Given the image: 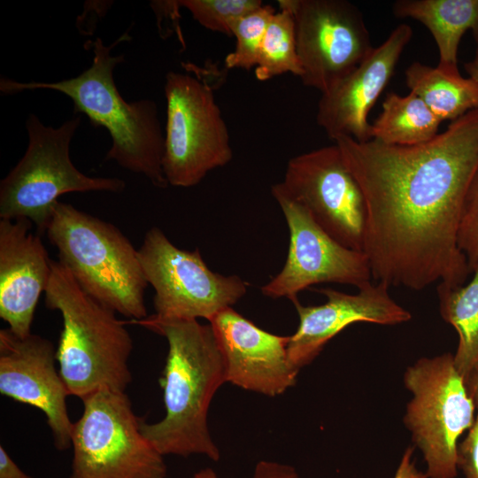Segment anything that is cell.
I'll return each instance as SVG.
<instances>
[{
    "instance_id": "6da1fadb",
    "label": "cell",
    "mask_w": 478,
    "mask_h": 478,
    "mask_svg": "<svg viewBox=\"0 0 478 478\" xmlns=\"http://www.w3.org/2000/svg\"><path fill=\"white\" fill-rule=\"evenodd\" d=\"M335 143L366 201L363 251L372 278L412 290L464 284L471 272L458 232L478 169V109L417 145L348 136Z\"/></svg>"
},
{
    "instance_id": "7a4b0ae2",
    "label": "cell",
    "mask_w": 478,
    "mask_h": 478,
    "mask_svg": "<svg viewBox=\"0 0 478 478\" xmlns=\"http://www.w3.org/2000/svg\"><path fill=\"white\" fill-rule=\"evenodd\" d=\"M129 322L164 336L168 343L159 380L166 414L156 423L141 419L142 433L163 456L200 454L218 461L220 453L210 435L207 413L214 394L227 382L211 325L154 314Z\"/></svg>"
},
{
    "instance_id": "3957f363",
    "label": "cell",
    "mask_w": 478,
    "mask_h": 478,
    "mask_svg": "<svg viewBox=\"0 0 478 478\" xmlns=\"http://www.w3.org/2000/svg\"><path fill=\"white\" fill-rule=\"evenodd\" d=\"M130 39L126 32L111 45H104L100 38L87 41L84 46L92 50L93 61L90 67L75 77L55 82H20L1 78L0 91L13 95L47 89L65 94L73 101L74 113L86 115L91 125L108 131L112 143L107 160H114L121 167L144 175L155 187L165 189L169 185L163 170L165 135L157 104L149 99L127 103L113 80V69L124 62L125 55L112 56L111 51Z\"/></svg>"
},
{
    "instance_id": "277c9868",
    "label": "cell",
    "mask_w": 478,
    "mask_h": 478,
    "mask_svg": "<svg viewBox=\"0 0 478 478\" xmlns=\"http://www.w3.org/2000/svg\"><path fill=\"white\" fill-rule=\"evenodd\" d=\"M51 266L45 306L63 319L56 355L70 395L81 399L102 389L125 392L133 350L125 322L83 291L62 263L52 260Z\"/></svg>"
},
{
    "instance_id": "5b68a950",
    "label": "cell",
    "mask_w": 478,
    "mask_h": 478,
    "mask_svg": "<svg viewBox=\"0 0 478 478\" xmlns=\"http://www.w3.org/2000/svg\"><path fill=\"white\" fill-rule=\"evenodd\" d=\"M45 233L83 291L131 320L148 316L138 251L117 227L58 201Z\"/></svg>"
},
{
    "instance_id": "8992f818",
    "label": "cell",
    "mask_w": 478,
    "mask_h": 478,
    "mask_svg": "<svg viewBox=\"0 0 478 478\" xmlns=\"http://www.w3.org/2000/svg\"><path fill=\"white\" fill-rule=\"evenodd\" d=\"M81 124L73 117L60 127L45 126L34 113L26 121L28 145L18 164L0 182V219H28L37 231H46L58 197L69 192H121L125 181L90 177L70 158V143Z\"/></svg>"
},
{
    "instance_id": "52a82bcc",
    "label": "cell",
    "mask_w": 478,
    "mask_h": 478,
    "mask_svg": "<svg viewBox=\"0 0 478 478\" xmlns=\"http://www.w3.org/2000/svg\"><path fill=\"white\" fill-rule=\"evenodd\" d=\"M187 73L166 75L163 170L168 184L189 188L232 160L227 124L213 93L212 66L182 63Z\"/></svg>"
},
{
    "instance_id": "ba28073f",
    "label": "cell",
    "mask_w": 478,
    "mask_h": 478,
    "mask_svg": "<svg viewBox=\"0 0 478 478\" xmlns=\"http://www.w3.org/2000/svg\"><path fill=\"white\" fill-rule=\"evenodd\" d=\"M404 384L412 394L404 423L423 456L428 478H455L459 439L474 422L475 405L453 354L419 358L406 368Z\"/></svg>"
},
{
    "instance_id": "9c48e42d",
    "label": "cell",
    "mask_w": 478,
    "mask_h": 478,
    "mask_svg": "<svg viewBox=\"0 0 478 478\" xmlns=\"http://www.w3.org/2000/svg\"><path fill=\"white\" fill-rule=\"evenodd\" d=\"M73 423L70 478H166L163 455L141 431L125 392L102 389L81 398Z\"/></svg>"
},
{
    "instance_id": "30bf717a",
    "label": "cell",
    "mask_w": 478,
    "mask_h": 478,
    "mask_svg": "<svg viewBox=\"0 0 478 478\" xmlns=\"http://www.w3.org/2000/svg\"><path fill=\"white\" fill-rule=\"evenodd\" d=\"M138 257L148 284L155 289L154 315L159 319L210 321L247 292V281L212 272L198 249L177 248L156 227L146 232Z\"/></svg>"
},
{
    "instance_id": "8fae6325",
    "label": "cell",
    "mask_w": 478,
    "mask_h": 478,
    "mask_svg": "<svg viewBox=\"0 0 478 478\" xmlns=\"http://www.w3.org/2000/svg\"><path fill=\"white\" fill-rule=\"evenodd\" d=\"M292 12L304 85L321 94L374 49L360 10L346 0H279Z\"/></svg>"
},
{
    "instance_id": "7c38bea8",
    "label": "cell",
    "mask_w": 478,
    "mask_h": 478,
    "mask_svg": "<svg viewBox=\"0 0 478 478\" xmlns=\"http://www.w3.org/2000/svg\"><path fill=\"white\" fill-rule=\"evenodd\" d=\"M274 185L331 237L363 251L366 201L335 143L290 158L283 181Z\"/></svg>"
},
{
    "instance_id": "4fadbf2b",
    "label": "cell",
    "mask_w": 478,
    "mask_h": 478,
    "mask_svg": "<svg viewBox=\"0 0 478 478\" xmlns=\"http://www.w3.org/2000/svg\"><path fill=\"white\" fill-rule=\"evenodd\" d=\"M272 195L284 214L289 245L281 271L261 287L264 296L287 297L293 303L300 291L314 284L335 282L359 289L372 282L370 264L364 251L345 247L335 240L302 205L275 185L272 187Z\"/></svg>"
},
{
    "instance_id": "5bb4252c",
    "label": "cell",
    "mask_w": 478,
    "mask_h": 478,
    "mask_svg": "<svg viewBox=\"0 0 478 478\" xmlns=\"http://www.w3.org/2000/svg\"><path fill=\"white\" fill-rule=\"evenodd\" d=\"M57 349L38 335L20 337L0 330V393L41 410L46 416L58 450L72 446L73 423L66 397L70 393L57 370Z\"/></svg>"
},
{
    "instance_id": "9a60e30c",
    "label": "cell",
    "mask_w": 478,
    "mask_h": 478,
    "mask_svg": "<svg viewBox=\"0 0 478 478\" xmlns=\"http://www.w3.org/2000/svg\"><path fill=\"white\" fill-rule=\"evenodd\" d=\"M384 282H370L356 294L332 289L317 292L327 297L320 305L305 306L293 302L299 316L297 331L289 336L287 346L290 366L299 370L309 365L325 345L348 326L358 322L397 325L412 319V314L398 305Z\"/></svg>"
},
{
    "instance_id": "2e32d148",
    "label": "cell",
    "mask_w": 478,
    "mask_h": 478,
    "mask_svg": "<svg viewBox=\"0 0 478 478\" xmlns=\"http://www.w3.org/2000/svg\"><path fill=\"white\" fill-rule=\"evenodd\" d=\"M412 36L408 24L398 25L351 73L321 94L316 121L329 139L372 140L369 112L389 84Z\"/></svg>"
},
{
    "instance_id": "e0dca14e",
    "label": "cell",
    "mask_w": 478,
    "mask_h": 478,
    "mask_svg": "<svg viewBox=\"0 0 478 478\" xmlns=\"http://www.w3.org/2000/svg\"><path fill=\"white\" fill-rule=\"evenodd\" d=\"M226 372V382L243 389L276 397L294 386L298 372L289 362V336L269 333L232 307L210 321Z\"/></svg>"
},
{
    "instance_id": "ac0fdd59",
    "label": "cell",
    "mask_w": 478,
    "mask_h": 478,
    "mask_svg": "<svg viewBox=\"0 0 478 478\" xmlns=\"http://www.w3.org/2000/svg\"><path fill=\"white\" fill-rule=\"evenodd\" d=\"M32 225L26 218L0 220V317L20 337L32 333L35 310L52 270Z\"/></svg>"
},
{
    "instance_id": "d6986e66",
    "label": "cell",
    "mask_w": 478,
    "mask_h": 478,
    "mask_svg": "<svg viewBox=\"0 0 478 478\" xmlns=\"http://www.w3.org/2000/svg\"><path fill=\"white\" fill-rule=\"evenodd\" d=\"M393 14L423 24L432 35L439 52V66L457 67L458 50L463 35L471 30L478 42V0H397Z\"/></svg>"
},
{
    "instance_id": "ffe728a7",
    "label": "cell",
    "mask_w": 478,
    "mask_h": 478,
    "mask_svg": "<svg viewBox=\"0 0 478 478\" xmlns=\"http://www.w3.org/2000/svg\"><path fill=\"white\" fill-rule=\"evenodd\" d=\"M410 92L417 95L441 120H455L478 109V83L460 75L458 66L436 67L420 62L405 70Z\"/></svg>"
},
{
    "instance_id": "44dd1931",
    "label": "cell",
    "mask_w": 478,
    "mask_h": 478,
    "mask_svg": "<svg viewBox=\"0 0 478 478\" xmlns=\"http://www.w3.org/2000/svg\"><path fill=\"white\" fill-rule=\"evenodd\" d=\"M466 284L438 283L436 292L440 314L458 334V346L453 362L466 381L478 372V263Z\"/></svg>"
},
{
    "instance_id": "7402d4cb",
    "label": "cell",
    "mask_w": 478,
    "mask_h": 478,
    "mask_svg": "<svg viewBox=\"0 0 478 478\" xmlns=\"http://www.w3.org/2000/svg\"><path fill=\"white\" fill-rule=\"evenodd\" d=\"M442 121L412 92L387 94L382 110L371 124L372 139L389 145L412 146L430 141Z\"/></svg>"
},
{
    "instance_id": "603a6c76",
    "label": "cell",
    "mask_w": 478,
    "mask_h": 478,
    "mask_svg": "<svg viewBox=\"0 0 478 478\" xmlns=\"http://www.w3.org/2000/svg\"><path fill=\"white\" fill-rule=\"evenodd\" d=\"M278 4L280 9L268 23L255 67V76L261 81L286 73L302 75L292 12Z\"/></svg>"
},
{
    "instance_id": "cb8c5ba5",
    "label": "cell",
    "mask_w": 478,
    "mask_h": 478,
    "mask_svg": "<svg viewBox=\"0 0 478 478\" xmlns=\"http://www.w3.org/2000/svg\"><path fill=\"white\" fill-rule=\"evenodd\" d=\"M275 12L272 5L264 4L231 23L230 33L236 43L225 58L226 67L245 70L256 67L266 27Z\"/></svg>"
},
{
    "instance_id": "d4e9b609",
    "label": "cell",
    "mask_w": 478,
    "mask_h": 478,
    "mask_svg": "<svg viewBox=\"0 0 478 478\" xmlns=\"http://www.w3.org/2000/svg\"><path fill=\"white\" fill-rule=\"evenodd\" d=\"M206 29L231 35V23L260 7V0H178Z\"/></svg>"
},
{
    "instance_id": "484cf974",
    "label": "cell",
    "mask_w": 478,
    "mask_h": 478,
    "mask_svg": "<svg viewBox=\"0 0 478 478\" xmlns=\"http://www.w3.org/2000/svg\"><path fill=\"white\" fill-rule=\"evenodd\" d=\"M458 245L472 273L478 263V169L465 198L458 232Z\"/></svg>"
},
{
    "instance_id": "4316f807",
    "label": "cell",
    "mask_w": 478,
    "mask_h": 478,
    "mask_svg": "<svg viewBox=\"0 0 478 478\" xmlns=\"http://www.w3.org/2000/svg\"><path fill=\"white\" fill-rule=\"evenodd\" d=\"M466 383L475 405V416L467 435L458 444L457 465L465 478H478V372Z\"/></svg>"
},
{
    "instance_id": "83f0119b",
    "label": "cell",
    "mask_w": 478,
    "mask_h": 478,
    "mask_svg": "<svg viewBox=\"0 0 478 478\" xmlns=\"http://www.w3.org/2000/svg\"><path fill=\"white\" fill-rule=\"evenodd\" d=\"M251 478H301L296 469L289 465L261 460L254 469Z\"/></svg>"
},
{
    "instance_id": "f1b7e54d",
    "label": "cell",
    "mask_w": 478,
    "mask_h": 478,
    "mask_svg": "<svg viewBox=\"0 0 478 478\" xmlns=\"http://www.w3.org/2000/svg\"><path fill=\"white\" fill-rule=\"evenodd\" d=\"M413 447L409 446L404 451L394 478H428L426 473L417 469L412 460Z\"/></svg>"
},
{
    "instance_id": "f546056e",
    "label": "cell",
    "mask_w": 478,
    "mask_h": 478,
    "mask_svg": "<svg viewBox=\"0 0 478 478\" xmlns=\"http://www.w3.org/2000/svg\"><path fill=\"white\" fill-rule=\"evenodd\" d=\"M0 478H32L18 466L3 445L0 446Z\"/></svg>"
},
{
    "instance_id": "4dcf8cb0",
    "label": "cell",
    "mask_w": 478,
    "mask_h": 478,
    "mask_svg": "<svg viewBox=\"0 0 478 478\" xmlns=\"http://www.w3.org/2000/svg\"><path fill=\"white\" fill-rule=\"evenodd\" d=\"M466 72L469 74V78L478 83V48L475 52L474 58L464 64Z\"/></svg>"
},
{
    "instance_id": "1f68e13d",
    "label": "cell",
    "mask_w": 478,
    "mask_h": 478,
    "mask_svg": "<svg viewBox=\"0 0 478 478\" xmlns=\"http://www.w3.org/2000/svg\"><path fill=\"white\" fill-rule=\"evenodd\" d=\"M192 478H220L217 474L210 467L201 469L196 473Z\"/></svg>"
}]
</instances>
